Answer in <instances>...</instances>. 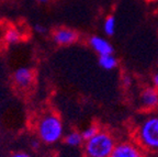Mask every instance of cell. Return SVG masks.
<instances>
[{
    "mask_svg": "<svg viewBox=\"0 0 158 157\" xmlns=\"http://www.w3.org/2000/svg\"><path fill=\"white\" fill-rule=\"evenodd\" d=\"M134 142L143 151L158 153V114H148L133 131Z\"/></svg>",
    "mask_w": 158,
    "mask_h": 157,
    "instance_id": "obj_1",
    "label": "cell"
},
{
    "mask_svg": "<svg viewBox=\"0 0 158 157\" xmlns=\"http://www.w3.org/2000/svg\"><path fill=\"white\" fill-rule=\"evenodd\" d=\"M37 135L45 144H54L60 141L64 135V125L57 114L53 112L45 113L36 125Z\"/></svg>",
    "mask_w": 158,
    "mask_h": 157,
    "instance_id": "obj_2",
    "label": "cell"
},
{
    "mask_svg": "<svg viewBox=\"0 0 158 157\" xmlns=\"http://www.w3.org/2000/svg\"><path fill=\"white\" fill-rule=\"evenodd\" d=\"M116 144L112 133L100 130L94 138L85 142V154L87 157H110Z\"/></svg>",
    "mask_w": 158,
    "mask_h": 157,
    "instance_id": "obj_3",
    "label": "cell"
},
{
    "mask_svg": "<svg viewBox=\"0 0 158 157\" xmlns=\"http://www.w3.org/2000/svg\"><path fill=\"white\" fill-rule=\"evenodd\" d=\"M138 103L144 111L158 109V90L153 86H145L138 95Z\"/></svg>",
    "mask_w": 158,
    "mask_h": 157,
    "instance_id": "obj_4",
    "label": "cell"
},
{
    "mask_svg": "<svg viewBox=\"0 0 158 157\" xmlns=\"http://www.w3.org/2000/svg\"><path fill=\"white\" fill-rule=\"evenodd\" d=\"M110 157H144V154L134 141H124L116 144Z\"/></svg>",
    "mask_w": 158,
    "mask_h": 157,
    "instance_id": "obj_5",
    "label": "cell"
},
{
    "mask_svg": "<svg viewBox=\"0 0 158 157\" xmlns=\"http://www.w3.org/2000/svg\"><path fill=\"white\" fill-rule=\"evenodd\" d=\"M52 36L55 44L60 45V46H68L78 41L79 33L74 29L62 27L55 29Z\"/></svg>",
    "mask_w": 158,
    "mask_h": 157,
    "instance_id": "obj_6",
    "label": "cell"
},
{
    "mask_svg": "<svg viewBox=\"0 0 158 157\" xmlns=\"http://www.w3.org/2000/svg\"><path fill=\"white\" fill-rule=\"evenodd\" d=\"M88 44L99 56L108 55V54H114L113 46H112V44L106 37L99 36V35H92V36L89 37Z\"/></svg>",
    "mask_w": 158,
    "mask_h": 157,
    "instance_id": "obj_7",
    "label": "cell"
},
{
    "mask_svg": "<svg viewBox=\"0 0 158 157\" xmlns=\"http://www.w3.org/2000/svg\"><path fill=\"white\" fill-rule=\"evenodd\" d=\"M12 79L15 86H18L19 88H29L34 81V73L29 67H20L13 73Z\"/></svg>",
    "mask_w": 158,
    "mask_h": 157,
    "instance_id": "obj_8",
    "label": "cell"
},
{
    "mask_svg": "<svg viewBox=\"0 0 158 157\" xmlns=\"http://www.w3.org/2000/svg\"><path fill=\"white\" fill-rule=\"evenodd\" d=\"M99 66L101 67L104 70H113L118 66V59L114 54H108V55H102L99 56L98 58Z\"/></svg>",
    "mask_w": 158,
    "mask_h": 157,
    "instance_id": "obj_9",
    "label": "cell"
},
{
    "mask_svg": "<svg viewBox=\"0 0 158 157\" xmlns=\"http://www.w3.org/2000/svg\"><path fill=\"white\" fill-rule=\"evenodd\" d=\"M21 39H22V33L20 32V30L17 28L10 27L3 33V40L9 45L17 44L21 41Z\"/></svg>",
    "mask_w": 158,
    "mask_h": 157,
    "instance_id": "obj_10",
    "label": "cell"
},
{
    "mask_svg": "<svg viewBox=\"0 0 158 157\" xmlns=\"http://www.w3.org/2000/svg\"><path fill=\"white\" fill-rule=\"evenodd\" d=\"M116 18L113 15H109L103 21V32L106 36H113L116 31Z\"/></svg>",
    "mask_w": 158,
    "mask_h": 157,
    "instance_id": "obj_11",
    "label": "cell"
},
{
    "mask_svg": "<svg viewBox=\"0 0 158 157\" xmlns=\"http://www.w3.org/2000/svg\"><path fill=\"white\" fill-rule=\"evenodd\" d=\"M65 143L72 147H77V146H80L82 143L85 142L84 138H82L81 132H77V131H73V132H69L68 134L65 136L64 138Z\"/></svg>",
    "mask_w": 158,
    "mask_h": 157,
    "instance_id": "obj_12",
    "label": "cell"
},
{
    "mask_svg": "<svg viewBox=\"0 0 158 157\" xmlns=\"http://www.w3.org/2000/svg\"><path fill=\"white\" fill-rule=\"evenodd\" d=\"M100 130H101V129L99 128L98 124H91V125H89L88 128H86L81 132V135H82V138H84V141L86 142V141H88V140H90V138H92Z\"/></svg>",
    "mask_w": 158,
    "mask_h": 157,
    "instance_id": "obj_13",
    "label": "cell"
},
{
    "mask_svg": "<svg viewBox=\"0 0 158 157\" xmlns=\"http://www.w3.org/2000/svg\"><path fill=\"white\" fill-rule=\"evenodd\" d=\"M34 31L37 33V34H44V33H46L47 29L42 24H35L34 25Z\"/></svg>",
    "mask_w": 158,
    "mask_h": 157,
    "instance_id": "obj_14",
    "label": "cell"
},
{
    "mask_svg": "<svg viewBox=\"0 0 158 157\" xmlns=\"http://www.w3.org/2000/svg\"><path fill=\"white\" fill-rule=\"evenodd\" d=\"M152 86L155 87L158 90V71H156L155 74L153 75V77H152Z\"/></svg>",
    "mask_w": 158,
    "mask_h": 157,
    "instance_id": "obj_15",
    "label": "cell"
},
{
    "mask_svg": "<svg viewBox=\"0 0 158 157\" xmlns=\"http://www.w3.org/2000/svg\"><path fill=\"white\" fill-rule=\"evenodd\" d=\"M10 157H31V155H29L27 153H24V152H17L11 155Z\"/></svg>",
    "mask_w": 158,
    "mask_h": 157,
    "instance_id": "obj_16",
    "label": "cell"
},
{
    "mask_svg": "<svg viewBox=\"0 0 158 157\" xmlns=\"http://www.w3.org/2000/svg\"><path fill=\"white\" fill-rule=\"evenodd\" d=\"M122 81H123V85L125 87H127V86H130L131 85V81H132V79H131V77H124V78H122Z\"/></svg>",
    "mask_w": 158,
    "mask_h": 157,
    "instance_id": "obj_17",
    "label": "cell"
},
{
    "mask_svg": "<svg viewBox=\"0 0 158 157\" xmlns=\"http://www.w3.org/2000/svg\"><path fill=\"white\" fill-rule=\"evenodd\" d=\"M31 144H32V147H35V150H37V148H39V146H40V143L37 142L36 140L32 141V143H31Z\"/></svg>",
    "mask_w": 158,
    "mask_h": 157,
    "instance_id": "obj_18",
    "label": "cell"
},
{
    "mask_svg": "<svg viewBox=\"0 0 158 157\" xmlns=\"http://www.w3.org/2000/svg\"><path fill=\"white\" fill-rule=\"evenodd\" d=\"M35 2H39V3H47L49 2L51 0H34Z\"/></svg>",
    "mask_w": 158,
    "mask_h": 157,
    "instance_id": "obj_19",
    "label": "cell"
},
{
    "mask_svg": "<svg viewBox=\"0 0 158 157\" xmlns=\"http://www.w3.org/2000/svg\"><path fill=\"white\" fill-rule=\"evenodd\" d=\"M148 1H153V2H158V0H148Z\"/></svg>",
    "mask_w": 158,
    "mask_h": 157,
    "instance_id": "obj_20",
    "label": "cell"
}]
</instances>
